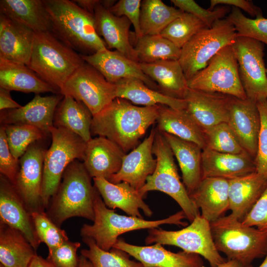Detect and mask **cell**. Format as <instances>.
<instances>
[{
    "instance_id": "cell-8",
    "label": "cell",
    "mask_w": 267,
    "mask_h": 267,
    "mask_svg": "<svg viewBox=\"0 0 267 267\" xmlns=\"http://www.w3.org/2000/svg\"><path fill=\"white\" fill-rule=\"evenodd\" d=\"M51 144L46 150L44 163L42 199L48 208L68 166L75 160H83L87 142L65 129L51 128Z\"/></svg>"
},
{
    "instance_id": "cell-16",
    "label": "cell",
    "mask_w": 267,
    "mask_h": 267,
    "mask_svg": "<svg viewBox=\"0 0 267 267\" xmlns=\"http://www.w3.org/2000/svg\"><path fill=\"white\" fill-rule=\"evenodd\" d=\"M0 223L21 232L36 250L41 243L37 235L31 214L13 184L0 175Z\"/></svg>"
},
{
    "instance_id": "cell-44",
    "label": "cell",
    "mask_w": 267,
    "mask_h": 267,
    "mask_svg": "<svg viewBox=\"0 0 267 267\" xmlns=\"http://www.w3.org/2000/svg\"><path fill=\"white\" fill-rule=\"evenodd\" d=\"M31 216L38 238L47 245L48 252L69 240L66 231L54 223L44 211L33 212Z\"/></svg>"
},
{
    "instance_id": "cell-42",
    "label": "cell",
    "mask_w": 267,
    "mask_h": 267,
    "mask_svg": "<svg viewBox=\"0 0 267 267\" xmlns=\"http://www.w3.org/2000/svg\"><path fill=\"white\" fill-rule=\"evenodd\" d=\"M203 132L205 147L230 154H239L245 151L227 123L219 124Z\"/></svg>"
},
{
    "instance_id": "cell-28",
    "label": "cell",
    "mask_w": 267,
    "mask_h": 267,
    "mask_svg": "<svg viewBox=\"0 0 267 267\" xmlns=\"http://www.w3.org/2000/svg\"><path fill=\"white\" fill-rule=\"evenodd\" d=\"M229 215L242 222L267 186V180L256 172L228 180Z\"/></svg>"
},
{
    "instance_id": "cell-3",
    "label": "cell",
    "mask_w": 267,
    "mask_h": 267,
    "mask_svg": "<svg viewBox=\"0 0 267 267\" xmlns=\"http://www.w3.org/2000/svg\"><path fill=\"white\" fill-rule=\"evenodd\" d=\"M83 162L75 160L64 171L46 213L57 226L69 218L78 217L93 222L96 188Z\"/></svg>"
},
{
    "instance_id": "cell-46",
    "label": "cell",
    "mask_w": 267,
    "mask_h": 267,
    "mask_svg": "<svg viewBox=\"0 0 267 267\" xmlns=\"http://www.w3.org/2000/svg\"><path fill=\"white\" fill-rule=\"evenodd\" d=\"M261 119L257 152L254 162L256 172L267 180V99L257 102Z\"/></svg>"
},
{
    "instance_id": "cell-9",
    "label": "cell",
    "mask_w": 267,
    "mask_h": 267,
    "mask_svg": "<svg viewBox=\"0 0 267 267\" xmlns=\"http://www.w3.org/2000/svg\"><path fill=\"white\" fill-rule=\"evenodd\" d=\"M234 26L226 18L195 35L181 48L178 61L187 80L204 68L222 48L237 37Z\"/></svg>"
},
{
    "instance_id": "cell-59",
    "label": "cell",
    "mask_w": 267,
    "mask_h": 267,
    "mask_svg": "<svg viewBox=\"0 0 267 267\" xmlns=\"http://www.w3.org/2000/svg\"><path fill=\"white\" fill-rule=\"evenodd\" d=\"M0 267H5L0 264Z\"/></svg>"
},
{
    "instance_id": "cell-40",
    "label": "cell",
    "mask_w": 267,
    "mask_h": 267,
    "mask_svg": "<svg viewBox=\"0 0 267 267\" xmlns=\"http://www.w3.org/2000/svg\"><path fill=\"white\" fill-rule=\"evenodd\" d=\"M207 28L194 15L183 12L171 22L160 35L181 49L198 32Z\"/></svg>"
},
{
    "instance_id": "cell-41",
    "label": "cell",
    "mask_w": 267,
    "mask_h": 267,
    "mask_svg": "<svg viewBox=\"0 0 267 267\" xmlns=\"http://www.w3.org/2000/svg\"><path fill=\"white\" fill-rule=\"evenodd\" d=\"M4 126L9 150L16 159L26 152L35 142L45 138L46 135L39 129L27 125H2Z\"/></svg>"
},
{
    "instance_id": "cell-54",
    "label": "cell",
    "mask_w": 267,
    "mask_h": 267,
    "mask_svg": "<svg viewBox=\"0 0 267 267\" xmlns=\"http://www.w3.org/2000/svg\"><path fill=\"white\" fill-rule=\"evenodd\" d=\"M28 267H57L47 259L37 255Z\"/></svg>"
},
{
    "instance_id": "cell-18",
    "label": "cell",
    "mask_w": 267,
    "mask_h": 267,
    "mask_svg": "<svg viewBox=\"0 0 267 267\" xmlns=\"http://www.w3.org/2000/svg\"><path fill=\"white\" fill-rule=\"evenodd\" d=\"M80 55L86 62L97 70L111 83L115 84L124 79H138L149 88L160 91L157 84L143 73L138 62L116 50L107 48L89 55Z\"/></svg>"
},
{
    "instance_id": "cell-7",
    "label": "cell",
    "mask_w": 267,
    "mask_h": 267,
    "mask_svg": "<svg viewBox=\"0 0 267 267\" xmlns=\"http://www.w3.org/2000/svg\"><path fill=\"white\" fill-rule=\"evenodd\" d=\"M156 130L153 153L156 159V166L138 192L143 198L148 192L154 190L169 195L179 205L191 222L200 214L199 209L180 180L170 146L162 134Z\"/></svg>"
},
{
    "instance_id": "cell-55",
    "label": "cell",
    "mask_w": 267,
    "mask_h": 267,
    "mask_svg": "<svg viewBox=\"0 0 267 267\" xmlns=\"http://www.w3.org/2000/svg\"><path fill=\"white\" fill-rule=\"evenodd\" d=\"M217 267H253L252 265L246 266L240 262L235 261L228 260L222 264L219 265Z\"/></svg>"
},
{
    "instance_id": "cell-23",
    "label": "cell",
    "mask_w": 267,
    "mask_h": 267,
    "mask_svg": "<svg viewBox=\"0 0 267 267\" xmlns=\"http://www.w3.org/2000/svg\"><path fill=\"white\" fill-rule=\"evenodd\" d=\"M94 16L96 31L100 37L103 38L107 46L139 63L130 39L132 23L130 20L125 16H115L103 7L100 1L95 7Z\"/></svg>"
},
{
    "instance_id": "cell-31",
    "label": "cell",
    "mask_w": 267,
    "mask_h": 267,
    "mask_svg": "<svg viewBox=\"0 0 267 267\" xmlns=\"http://www.w3.org/2000/svg\"><path fill=\"white\" fill-rule=\"evenodd\" d=\"M0 88L36 94L46 92L59 93L27 65L2 58H0Z\"/></svg>"
},
{
    "instance_id": "cell-5",
    "label": "cell",
    "mask_w": 267,
    "mask_h": 267,
    "mask_svg": "<svg viewBox=\"0 0 267 267\" xmlns=\"http://www.w3.org/2000/svg\"><path fill=\"white\" fill-rule=\"evenodd\" d=\"M85 61L51 32L36 33L28 66L59 93L63 85Z\"/></svg>"
},
{
    "instance_id": "cell-49",
    "label": "cell",
    "mask_w": 267,
    "mask_h": 267,
    "mask_svg": "<svg viewBox=\"0 0 267 267\" xmlns=\"http://www.w3.org/2000/svg\"><path fill=\"white\" fill-rule=\"evenodd\" d=\"M19 169V159L11 153L7 143L4 126L0 128V172L12 184Z\"/></svg>"
},
{
    "instance_id": "cell-53",
    "label": "cell",
    "mask_w": 267,
    "mask_h": 267,
    "mask_svg": "<svg viewBox=\"0 0 267 267\" xmlns=\"http://www.w3.org/2000/svg\"><path fill=\"white\" fill-rule=\"evenodd\" d=\"M72 1L83 9L92 14H94L95 7L100 1L99 0H74Z\"/></svg>"
},
{
    "instance_id": "cell-57",
    "label": "cell",
    "mask_w": 267,
    "mask_h": 267,
    "mask_svg": "<svg viewBox=\"0 0 267 267\" xmlns=\"http://www.w3.org/2000/svg\"><path fill=\"white\" fill-rule=\"evenodd\" d=\"M116 2L117 1L114 0H100V4L103 7L108 10L112 7Z\"/></svg>"
},
{
    "instance_id": "cell-4",
    "label": "cell",
    "mask_w": 267,
    "mask_h": 267,
    "mask_svg": "<svg viewBox=\"0 0 267 267\" xmlns=\"http://www.w3.org/2000/svg\"><path fill=\"white\" fill-rule=\"evenodd\" d=\"M93 207V223L84 224L81 229V235L83 238H92L99 248L105 251H110L117 241L119 236L129 231L149 229L164 224L182 226L187 224L182 221L186 219L182 210L167 218L156 221L118 214L106 206L96 189Z\"/></svg>"
},
{
    "instance_id": "cell-26",
    "label": "cell",
    "mask_w": 267,
    "mask_h": 267,
    "mask_svg": "<svg viewBox=\"0 0 267 267\" xmlns=\"http://www.w3.org/2000/svg\"><path fill=\"white\" fill-rule=\"evenodd\" d=\"M94 186L106 206L111 209L119 208L131 216L143 218L141 209L147 217L153 212L143 201V197L127 182L113 183L104 178H93Z\"/></svg>"
},
{
    "instance_id": "cell-52",
    "label": "cell",
    "mask_w": 267,
    "mask_h": 267,
    "mask_svg": "<svg viewBox=\"0 0 267 267\" xmlns=\"http://www.w3.org/2000/svg\"><path fill=\"white\" fill-rule=\"evenodd\" d=\"M10 91L0 88V110L18 108L21 105L14 101L11 97Z\"/></svg>"
},
{
    "instance_id": "cell-10",
    "label": "cell",
    "mask_w": 267,
    "mask_h": 267,
    "mask_svg": "<svg viewBox=\"0 0 267 267\" xmlns=\"http://www.w3.org/2000/svg\"><path fill=\"white\" fill-rule=\"evenodd\" d=\"M145 243L146 245L159 243L178 247L183 251L203 257L211 267H217L225 261L215 246L210 223L201 214L189 225L179 230L168 231L158 227L149 229Z\"/></svg>"
},
{
    "instance_id": "cell-1",
    "label": "cell",
    "mask_w": 267,
    "mask_h": 267,
    "mask_svg": "<svg viewBox=\"0 0 267 267\" xmlns=\"http://www.w3.org/2000/svg\"><path fill=\"white\" fill-rule=\"evenodd\" d=\"M159 105L138 106L117 97L93 116L91 135L107 138L127 153L135 148L148 129L157 121Z\"/></svg>"
},
{
    "instance_id": "cell-15",
    "label": "cell",
    "mask_w": 267,
    "mask_h": 267,
    "mask_svg": "<svg viewBox=\"0 0 267 267\" xmlns=\"http://www.w3.org/2000/svg\"><path fill=\"white\" fill-rule=\"evenodd\" d=\"M238 142L255 159L261 127V119L257 102L247 98L230 96L227 123Z\"/></svg>"
},
{
    "instance_id": "cell-30",
    "label": "cell",
    "mask_w": 267,
    "mask_h": 267,
    "mask_svg": "<svg viewBox=\"0 0 267 267\" xmlns=\"http://www.w3.org/2000/svg\"><path fill=\"white\" fill-rule=\"evenodd\" d=\"M176 157L182 173V182L189 195L202 179V149L196 144L161 132Z\"/></svg>"
},
{
    "instance_id": "cell-48",
    "label": "cell",
    "mask_w": 267,
    "mask_h": 267,
    "mask_svg": "<svg viewBox=\"0 0 267 267\" xmlns=\"http://www.w3.org/2000/svg\"><path fill=\"white\" fill-rule=\"evenodd\" d=\"M141 4L140 0H120L109 9L115 16H125L130 20L136 38L142 36L140 30Z\"/></svg>"
},
{
    "instance_id": "cell-21",
    "label": "cell",
    "mask_w": 267,
    "mask_h": 267,
    "mask_svg": "<svg viewBox=\"0 0 267 267\" xmlns=\"http://www.w3.org/2000/svg\"><path fill=\"white\" fill-rule=\"evenodd\" d=\"M113 248L126 252L141 263L143 267H205L200 255L183 251L172 252L159 243L136 246L120 238Z\"/></svg>"
},
{
    "instance_id": "cell-24",
    "label": "cell",
    "mask_w": 267,
    "mask_h": 267,
    "mask_svg": "<svg viewBox=\"0 0 267 267\" xmlns=\"http://www.w3.org/2000/svg\"><path fill=\"white\" fill-rule=\"evenodd\" d=\"M202 179L219 178L230 180L256 172L254 159L245 151L239 154L202 150Z\"/></svg>"
},
{
    "instance_id": "cell-17",
    "label": "cell",
    "mask_w": 267,
    "mask_h": 267,
    "mask_svg": "<svg viewBox=\"0 0 267 267\" xmlns=\"http://www.w3.org/2000/svg\"><path fill=\"white\" fill-rule=\"evenodd\" d=\"M63 95L56 94L42 96L36 94L20 108L0 111L1 125L23 124L35 127L46 135L53 126L56 108Z\"/></svg>"
},
{
    "instance_id": "cell-22",
    "label": "cell",
    "mask_w": 267,
    "mask_h": 267,
    "mask_svg": "<svg viewBox=\"0 0 267 267\" xmlns=\"http://www.w3.org/2000/svg\"><path fill=\"white\" fill-rule=\"evenodd\" d=\"M125 155L117 144L98 136L87 142L83 163L91 178L108 180L120 170Z\"/></svg>"
},
{
    "instance_id": "cell-38",
    "label": "cell",
    "mask_w": 267,
    "mask_h": 267,
    "mask_svg": "<svg viewBox=\"0 0 267 267\" xmlns=\"http://www.w3.org/2000/svg\"><path fill=\"white\" fill-rule=\"evenodd\" d=\"M134 48L139 63H150L160 60H178L181 49L161 35L135 37Z\"/></svg>"
},
{
    "instance_id": "cell-34",
    "label": "cell",
    "mask_w": 267,
    "mask_h": 267,
    "mask_svg": "<svg viewBox=\"0 0 267 267\" xmlns=\"http://www.w3.org/2000/svg\"><path fill=\"white\" fill-rule=\"evenodd\" d=\"M63 96L55 112L53 126L71 131L89 141L92 138V114L83 102L69 95Z\"/></svg>"
},
{
    "instance_id": "cell-2",
    "label": "cell",
    "mask_w": 267,
    "mask_h": 267,
    "mask_svg": "<svg viewBox=\"0 0 267 267\" xmlns=\"http://www.w3.org/2000/svg\"><path fill=\"white\" fill-rule=\"evenodd\" d=\"M51 22V33L65 44L89 55L108 48L95 29L94 14L72 0H44Z\"/></svg>"
},
{
    "instance_id": "cell-13",
    "label": "cell",
    "mask_w": 267,
    "mask_h": 267,
    "mask_svg": "<svg viewBox=\"0 0 267 267\" xmlns=\"http://www.w3.org/2000/svg\"><path fill=\"white\" fill-rule=\"evenodd\" d=\"M232 46L247 97L256 102L267 99V73L264 60V44L255 39L237 36Z\"/></svg>"
},
{
    "instance_id": "cell-37",
    "label": "cell",
    "mask_w": 267,
    "mask_h": 267,
    "mask_svg": "<svg viewBox=\"0 0 267 267\" xmlns=\"http://www.w3.org/2000/svg\"><path fill=\"white\" fill-rule=\"evenodd\" d=\"M183 11L165 4L161 0L141 1L140 30L142 36L160 35Z\"/></svg>"
},
{
    "instance_id": "cell-27",
    "label": "cell",
    "mask_w": 267,
    "mask_h": 267,
    "mask_svg": "<svg viewBox=\"0 0 267 267\" xmlns=\"http://www.w3.org/2000/svg\"><path fill=\"white\" fill-rule=\"evenodd\" d=\"M228 180L219 178H202L190 197L201 210V216L210 223L224 216L229 210Z\"/></svg>"
},
{
    "instance_id": "cell-58",
    "label": "cell",
    "mask_w": 267,
    "mask_h": 267,
    "mask_svg": "<svg viewBox=\"0 0 267 267\" xmlns=\"http://www.w3.org/2000/svg\"><path fill=\"white\" fill-rule=\"evenodd\" d=\"M265 256L264 261L259 267H267V252Z\"/></svg>"
},
{
    "instance_id": "cell-39",
    "label": "cell",
    "mask_w": 267,
    "mask_h": 267,
    "mask_svg": "<svg viewBox=\"0 0 267 267\" xmlns=\"http://www.w3.org/2000/svg\"><path fill=\"white\" fill-rule=\"evenodd\" d=\"M83 241L88 249H82L81 254L94 267H143L141 263L131 260L130 256L123 250L112 248L110 251H105L89 237H83Z\"/></svg>"
},
{
    "instance_id": "cell-47",
    "label": "cell",
    "mask_w": 267,
    "mask_h": 267,
    "mask_svg": "<svg viewBox=\"0 0 267 267\" xmlns=\"http://www.w3.org/2000/svg\"><path fill=\"white\" fill-rule=\"evenodd\" d=\"M81 244L67 240L48 252L46 259L57 267H78L79 257L77 251Z\"/></svg>"
},
{
    "instance_id": "cell-14",
    "label": "cell",
    "mask_w": 267,
    "mask_h": 267,
    "mask_svg": "<svg viewBox=\"0 0 267 267\" xmlns=\"http://www.w3.org/2000/svg\"><path fill=\"white\" fill-rule=\"evenodd\" d=\"M46 150L38 141L28 148L19 159V169L13 184L31 214L45 209L42 193Z\"/></svg>"
},
{
    "instance_id": "cell-12",
    "label": "cell",
    "mask_w": 267,
    "mask_h": 267,
    "mask_svg": "<svg viewBox=\"0 0 267 267\" xmlns=\"http://www.w3.org/2000/svg\"><path fill=\"white\" fill-rule=\"evenodd\" d=\"M60 93L83 102L93 116L117 98L116 85L85 61L66 82Z\"/></svg>"
},
{
    "instance_id": "cell-43",
    "label": "cell",
    "mask_w": 267,
    "mask_h": 267,
    "mask_svg": "<svg viewBox=\"0 0 267 267\" xmlns=\"http://www.w3.org/2000/svg\"><path fill=\"white\" fill-rule=\"evenodd\" d=\"M226 19L234 27L237 36L252 38L267 44V18H250L232 7Z\"/></svg>"
},
{
    "instance_id": "cell-29",
    "label": "cell",
    "mask_w": 267,
    "mask_h": 267,
    "mask_svg": "<svg viewBox=\"0 0 267 267\" xmlns=\"http://www.w3.org/2000/svg\"><path fill=\"white\" fill-rule=\"evenodd\" d=\"M0 13L36 33L51 32L44 0H0Z\"/></svg>"
},
{
    "instance_id": "cell-11",
    "label": "cell",
    "mask_w": 267,
    "mask_h": 267,
    "mask_svg": "<svg viewBox=\"0 0 267 267\" xmlns=\"http://www.w3.org/2000/svg\"><path fill=\"white\" fill-rule=\"evenodd\" d=\"M189 88L247 98L241 82L232 44L221 49L208 65L187 80Z\"/></svg>"
},
{
    "instance_id": "cell-45",
    "label": "cell",
    "mask_w": 267,
    "mask_h": 267,
    "mask_svg": "<svg viewBox=\"0 0 267 267\" xmlns=\"http://www.w3.org/2000/svg\"><path fill=\"white\" fill-rule=\"evenodd\" d=\"M171 2L183 12L191 14L201 21L208 28H211L217 21L222 19L229 12L227 6H221L213 10L205 9L193 0H171Z\"/></svg>"
},
{
    "instance_id": "cell-33",
    "label": "cell",
    "mask_w": 267,
    "mask_h": 267,
    "mask_svg": "<svg viewBox=\"0 0 267 267\" xmlns=\"http://www.w3.org/2000/svg\"><path fill=\"white\" fill-rule=\"evenodd\" d=\"M157 129L205 147L203 131L185 109H175L159 105Z\"/></svg>"
},
{
    "instance_id": "cell-35",
    "label": "cell",
    "mask_w": 267,
    "mask_h": 267,
    "mask_svg": "<svg viewBox=\"0 0 267 267\" xmlns=\"http://www.w3.org/2000/svg\"><path fill=\"white\" fill-rule=\"evenodd\" d=\"M117 97L125 99L135 105L152 106L163 105L175 109H185L184 99L174 98L147 86L135 79H124L115 84Z\"/></svg>"
},
{
    "instance_id": "cell-32",
    "label": "cell",
    "mask_w": 267,
    "mask_h": 267,
    "mask_svg": "<svg viewBox=\"0 0 267 267\" xmlns=\"http://www.w3.org/2000/svg\"><path fill=\"white\" fill-rule=\"evenodd\" d=\"M143 73L157 83L159 91L169 96L183 99L188 89L187 80L178 60L139 63Z\"/></svg>"
},
{
    "instance_id": "cell-51",
    "label": "cell",
    "mask_w": 267,
    "mask_h": 267,
    "mask_svg": "<svg viewBox=\"0 0 267 267\" xmlns=\"http://www.w3.org/2000/svg\"><path fill=\"white\" fill-rule=\"evenodd\" d=\"M218 5L224 6H231L242 9L248 13L251 16L259 18L263 16L261 9L255 5L251 0H211L210 10H213Z\"/></svg>"
},
{
    "instance_id": "cell-56",
    "label": "cell",
    "mask_w": 267,
    "mask_h": 267,
    "mask_svg": "<svg viewBox=\"0 0 267 267\" xmlns=\"http://www.w3.org/2000/svg\"><path fill=\"white\" fill-rule=\"evenodd\" d=\"M78 267H94L92 263L83 255L79 257V264Z\"/></svg>"
},
{
    "instance_id": "cell-36",
    "label": "cell",
    "mask_w": 267,
    "mask_h": 267,
    "mask_svg": "<svg viewBox=\"0 0 267 267\" xmlns=\"http://www.w3.org/2000/svg\"><path fill=\"white\" fill-rule=\"evenodd\" d=\"M24 235L7 225H0V262L5 267H28L37 255Z\"/></svg>"
},
{
    "instance_id": "cell-20",
    "label": "cell",
    "mask_w": 267,
    "mask_h": 267,
    "mask_svg": "<svg viewBox=\"0 0 267 267\" xmlns=\"http://www.w3.org/2000/svg\"><path fill=\"white\" fill-rule=\"evenodd\" d=\"M230 96L188 89L185 110L202 131L227 123Z\"/></svg>"
},
{
    "instance_id": "cell-50",
    "label": "cell",
    "mask_w": 267,
    "mask_h": 267,
    "mask_svg": "<svg viewBox=\"0 0 267 267\" xmlns=\"http://www.w3.org/2000/svg\"><path fill=\"white\" fill-rule=\"evenodd\" d=\"M242 223L267 231V186Z\"/></svg>"
},
{
    "instance_id": "cell-6",
    "label": "cell",
    "mask_w": 267,
    "mask_h": 267,
    "mask_svg": "<svg viewBox=\"0 0 267 267\" xmlns=\"http://www.w3.org/2000/svg\"><path fill=\"white\" fill-rule=\"evenodd\" d=\"M215 246L228 260L246 265L266 256L267 231L243 224L241 222L223 216L210 223Z\"/></svg>"
},
{
    "instance_id": "cell-60",
    "label": "cell",
    "mask_w": 267,
    "mask_h": 267,
    "mask_svg": "<svg viewBox=\"0 0 267 267\" xmlns=\"http://www.w3.org/2000/svg\"></svg>"
},
{
    "instance_id": "cell-25",
    "label": "cell",
    "mask_w": 267,
    "mask_h": 267,
    "mask_svg": "<svg viewBox=\"0 0 267 267\" xmlns=\"http://www.w3.org/2000/svg\"><path fill=\"white\" fill-rule=\"evenodd\" d=\"M35 33L0 14V58L28 66Z\"/></svg>"
},
{
    "instance_id": "cell-19",
    "label": "cell",
    "mask_w": 267,
    "mask_h": 267,
    "mask_svg": "<svg viewBox=\"0 0 267 267\" xmlns=\"http://www.w3.org/2000/svg\"><path fill=\"white\" fill-rule=\"evenodd\" d=\"M156 132V129H152L142 142L126 154L120 170L108 181L113 183L127 182L137 190L144 186L147 178L153 174L156 166V159L153 153Z\"/></svg>"
}]
</instances>
